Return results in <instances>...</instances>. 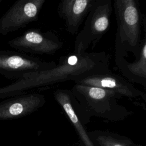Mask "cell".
<instances>
[{
	"mask_svg": "<svg viewBox=\"0 0 146 146\" xmlns=\"http://www.w3.org/2000/svg\"><path fill=\"white\" fill-rule=\"evenodd\" d=\"M110 55L105 51L69 53L59 59L51 69L31 73L11 84L0 87V99L26 94V91L111 71Z\"/></svg>",
	"mask_w": 146,
	"mask_h": 146,
	"instance_id": "obj_1",
	"label": "cell"
},
{
	"mask_svg": "<svg viewBox=\"0 0 146 146\" xmlns=\"http://www.w3.org/2000/svg\"><path fill=\"white\" fill-rule=\"evenodd\" d=\"M74 109L83 124L95 116L109 121L123 120L132 112L118 103L121 98L104 88L75 83L70 90Z\"/></svg>",
	"mask_w": 146,
	"mask_h": 146,
	"instance_id": "obj_2",
	"label": "cell"
},
{
	"mask_svg": "<svg viewBox=\"0 0 146 146\" xmlns=\"http://www.w3.org/2000/svg\"><path fill=\"white\" fill-rule=\"evenodd\" d=\"M114 11L117 22L115 44L136 58L141 47V15L136 0H115Z\"/></svg>",
	"mask_w": 146,
	"mask_h": 146,
	"instance_id": "obj_3",
	"label": "cell"
},
{
	"mask_svg": "<svg viewBox=\"0 0 146 146\" xmlns=\"http://www.w3.org/2000/svg\"><path fill=\"white\" fill-rule=\"evenodd\" d=\"M112 10L111 0L94 1L84 26L75 39L74 52L82 54L90 47L96 46L110 28Z\"/></svg>",
	"mask_w": 146,
	"mask_h": 146,
	"instance_id": "obj_4",
	"label": "cell"
},
{
	"mask_svg": "<svg viewBox=\"0 0 146 146\" xmlns=\"http://www.w3.org/2000/svg\"><path fill=\"white\" fill-rule=\"evenodd\" d=\"M54 61H46L36 56L15 51L0 50V75L17 80L31 73L55 67Z\"/></svg>",
	"mask_w": 146,
	"mask_h": 146,
	"instance_id": "obj_5",
	"label": "cell"
},
{
	"mask_svg": "<svg viewBox=\"0 0 146 146\" xmlns=\"http://www.w3.org/2000/svg\"><path fill=\"white\" fill-rule=\"evenodd\" d=\"M7 44L24 54L53 55L63 46V42L52 31L30 29L8 41Z\"/></svg>",
	"mask_w": 146,
	"mask_h": 146,
	"instance_id": "obj_6",
	"label": "cell"
},
{
	"mask_svg": "<svg viewBox=\"0 0 146 146\" xmlns=\"http://www.w3.org/2000/svg\"><path fill=\"white\" fill-rule=\"evenodd\" d=\"M46 0H18L0 18V35H5L38 19Z\"/></svg>",
	"mask_w": 146,
	"mask_h": 146,
	"instance_id": "obj_7",
	"label": "cell"
},
{
	"mask_svg": "<svg viewBox=\"0 0 146 146\" xmlns=\"http://www.w3.org/2000/svg\"><path fill=\"white\" fill-rule=\"evenodd\" d=\"M75 83L107 89L130 99H142L144 101L146 99L145 92L137 88L125 78L111 71L90 75Z\"/></svg>",
	"mask_w": 146,
	"mask_h": 146,
	"instance_id": "obj_8",
	"label": "cell"
},
{
	"mask_svg": "<svg viewBox=\"0 0 146 146\" xmlns=\"http://www.w3.org/2000/svg\"><path fill=\"white\" fill-rule=\"evenodd\" d=\"M46 102L43 94L26 93L0 101V120L20 118L38 111Z\"/></svg>",
	"mask_w": 146,
	"mask_h": 146,
	"instance_id": "obj_9",
	"label": "cell"
},
{
	"mask_svg": "<svg viewBox=\"0 0 146 146\" xmlns=\"http://www.w3.org/2000/svg\"><path fill=\"white\" fill-rule=\"evenodd\" d=\"M127 53L117 44L115 46V61L119 71L131 83H138L146 87V40H141L139 56L132 62L127 61Z\"/></svg>",
	"mask_w": 146,
	"mask_h": 146,
	"instance_id": "obj_10",
	"label": "cell"
},
{
	"mask_svg": "<svg viewBox=\"0 0 146 146\" xmlns=\"http://www.w3.org/2000/svg\"><path fill=\"white\" fill-rule=\"evenodd\" d=\"M95 0H62L57 7L58 15L64 21L66 30L71 34L78 33Z\"/></svg>",
	"mask_w": 146,
	"mask_h": 146,
	"instance_id": "obj_11",
	"label": "cell"
},
{
	"mask_svg": "<svg viewBox=\"0 0 146 146\" xmlns=\"http://www.w3.org/2000/svg\"><path fill=\"white\" fill-rule=\"evenodd\" d=\"M53 95L56 102L62 108L73 125L84 146H95L74 109L72 95L70 90L58 88L54 91Z\"/></svg>",
	"mask_w": 146,
	"mask_h": 146,
	"instance_id": "obj_12",
	"label": "cell"
},
{
	"mask_svg": "<svg viewBox=\"0 0 146 146\" xmlns=\"http://www.w3.org/2000/svg\"><path fill=\"white\" fill-rule=\"evenodd\" d=\"M95 135L96 140L100 146H129L128 140L116 139L108 132H96Z\"/></svg>",
	"mask_w": 146,
	"mask_h": 146,
	"instance_id": "obj_13",
	"label": "cell"
},
{
	"mask_svg": "<svg viewBox=\"0 0 146 146\" xmlns=\"http://www.w3.org/2000/svg\"><path fill=\"white\" fill-rule=\"evenodd\" d=\"M2 0H0V4H1V3L2 2Z\"/></svg>",
	"mask_w": 146,
	"mask_h": 146,
	"instance_id": "obj_14",
	"label": "cell"
}]
</instances>
